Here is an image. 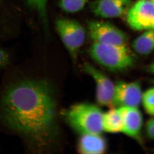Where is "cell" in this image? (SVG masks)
Listing matches in <instances>:
<instances>
[{
  "label": "cell",
  "instance_id": "obj_16",
  "mask_svg": "<svg viewBox=\"0 0 154 154\" xmlns=\"http://www.w3.org/2000/svg\"><path fill=\"white\" fill-rule=\"evenodd\" d=\"M141 103L146 112L149 115L154 116V87L143 93Z\"/></svg>",
  "mask_w": 154,
  "mask_h": 154
},
{
  "label": "cell",
  "instance_id": "obj_21",
  "mask_svg": "<svg viewBox=\"0 0 154 154\" xmlns=\"http://www.w3.org/2000/svg\"><path fill=\"white\" fill-rule=\"evenodd\" d=\"M152 2L154 3V0H152Z\"/></svg>",
  "mask_w": 154,
  "mask_h": 154
},
{
  "label": "cell",
  "instance_id": "obj_2",
  "mask_svg": "<svg viewBox=\"0 0 154 154\" xmlns=\"http://www.w3.org/2000/svg\"><path fill=\"white\" fill-rule=\"evenodd\" d=\"M103 113L99 107L90 103L75 104L65 113L66 120L80 134H101Z\"/></svg>",
  "mask_w": 154,
  "mask_h": 154
},
{
  "label": "cell",
  "instance_id": "obj_1",
  "mask_svg": "<svg viewBox=\"0 0 154 154\" xmlns=\"http://www.w3.org/2000/svg\"><path fill=\"white\" fill-rule=\"evenodd\" d=\"M55 114L51 89L44 80L23 78L3 91L1 119L31 148H42L48 144L54 131Z\"/></svg>",
  "mask_w": 154,
  "mask_h": 154
},
{
  "label": "cell",
  "instance_id": "obj_5",
  "mask_svg": "<svg viewBox=\"0 0 154 154\" xmlns=\"http://www.w3.org/2000/svg\"><path fill=\"white\" fill-rule=\"evenodd\" d=\"M88 30L90 37L94 42L126 45L128 38L126 34L110 23L91 21L88 23Z\"/></svg>",
  "mask_w": 154,
  "mask_h": 154
},
{
  "label": "cell",
  "instance_id": "obj_12",
  "mask_svg": "<svg viewBox=\"0 0 154 154\" xmlns=\"http://www.w3.org/2000/svg\"><path fill=\"white\" fill-rule=\"evenodd\" d=\"M103 131L110 133L122 132L123 125L118 108H111L103 113L102 119Z\"/></svg>",
  "mask_w": 154,
  "mask_h": 154
},
{
  "label": "cell",
  "instance_id": "obj_22",
  "mask_svg": "<svg viewBox=\"0 0 154 154\" xmlns=\"http://www.w3.org/2000/svg\"><path fill=\"white\" fill-rule=\"evenodd\" d=\"M152 82L154 84V80H153V81H152Z\"/></svg>",
  "mask_w": 154,
  "mask_h": 154
},
{
  "label": "cell",
  "instance_id": "obj_15",
  "mask_svg": "<svg viewBox=\"0 0 154 154\" xmlns=\"http://www.w3.org/2000/svg\"><path fill=\"white\" fill-rule=\"evenodd\" d=\"M88 0H60V7L67 13H75L82 10Z\"/></svg>",
  "mask_w": 154,
  "mask_h": 154
},
{
  "label": "cell",
  "instance_id": "obj_8",
  "mask_svg": "<svg viewBox=\"0 0 154 154\" xmlns=\"http://www.w3.org/2000/svg\"><path fill=\"white\" fill-rule=\"evenodd\" d=\"M142 90L140 83L119 81L115 84L114 106L139 107L141 104Z\"/></svg>",
  "mask_w": 154,
  "mask_h": 154
},
{
  "label": "cell",
  "instance_id": "obj_9",
  "mask_svg": "<svg viewBox=\"0 0 154 154\" xmlns=\"http://www.w3.org/2000/svg\"><path fill=\"white\" fill-rule=\"evenodd\" d=\"M118 108L122 120V133L138 142L141 141L143 117L138 107H122Z\"/></svg>",
  "mask_w": 154,
  "mask_h": 154
},
{
  "label": "cell",
  "instance_id": "obj_19",
  "mask_svg": "<svg viewBox=\"0 0 154 154\" xmlns=\"http://www.w3.org/2000/svg\"><path fill=\"white\" fill-rule=\"evenodd\" d=\"M146 70L148 72L154 75V63L147 66L146 68Z\"/></svg>",
  "mask_w": 154,
  "mask_h": 154
},
{
  "label": "cell",
  "instance_id": "obj_20",
  "mask_svg": "<svg viewBox=\"0 0 154 154\" xmlns=\"http://www.w3.org/2000/svg\"><path fill=\"white\" fill-rule=\"evenodd\" d=\"M152 152H153L154 153V148L152 150Z\"/></svg>",
  "mask_w": 154,
  "mask_h": 154
},
{
  "label": "cell",
  "instance_id": "obj_11",
  "mask_svg": "<svg viewBox=\"0 0 154 154\" xmlns=\"http://www.w3.org/2000/svg\"><path fill=\"white\" fill-rule=\"evenodd\" d=\"M101 134H89L81 135L78 143V150L81 153H104L107 148L105 139Z\"/></svg>",
  "mask_w": 154,
  "mask_h": 154
},
{
  "label": "cell",
  "instance_id": "obj_7",
  "mask_svg": "<svg viewBox=\"0 0 154 154\" xmlns=\"http://www.w3.org/2000/svg\"><path fill=\"white\" fill-rule=\"evenodd\" d=\"M83 69L96 83V101L98 104L102 106L114 107L115 84L105 74L90 64H85Z\"/></svg>",
  "mask_w": 154,
  "mask_h": 154
},
{
  "label": "cell",
  "instance_id": "obj_10",
  "mask_svg": "<svg viewBox=\"0 0 154 154\" xmlns=\"http://www.w3.org/2000/svg\"><path fill=\"white\" fill-rule=\"evenodd\" d=\"M131 0H96L91 4L92 12L104 18L120 17L127 12Z\"/></svg>",
  "mask_w": 154,
  "mask_h": 154
},
{
  "label": "cell",
  "instance_id": "obj_14",
  "mask_svg": "<svg viewBox=\"0 0 154 154\" xmlns=\"http://www.w3.org/2000/svg\"><path fill=\"white\" fill-rule=\"evenodd\" d=\"M28 5L38 13L44 26L48 25L47 4L48 0H25Z\"/></svg>",
  "mask_w": 154,
  "mask_h": 154
},
{
  "label": "cell",
  "instance_id": "obj_3",
  "mask_svg": "<svg viewBox=\"0 0 154 154\" xmlns=\"http://www.w3.org/2000/svg\"><path fill=\"white\" fill-rule=\"evenodd\" d=\"M89 53L97 63L111 71H124L133 66L135 62L132 53L126 45L94 42Z\"/></svg>",
  "mask_w": 154,
  "mask_h": 154
},
{
  "label": "cell",
  "instance_id": "obj_17",
  "mask_svg": "<svg viewBox=\"0 0 154 154\" xmlns=\"http://www.w3.org/2000/svg\"><path fill=\"white\" fill-rule=\"evenodd\" d=\"M146 134L150 139L154 140V118L149 119L146 123L145 126Z\"/></svg>",
  "mask_w": 154,
  "mask_h": 154
},
{
  "label": "cell",
  "instance_id": "obj_18",
  "mask_svg": "<svg viewBox=\"0 0 154 154\" xmlns=\"http://www.w3.org/2000/svg\"><path fill=\"white\" fill-rule=\"evenodd\" d=\"M9 62V57L8 54L0 48V68L6 66Z\"/></svg>",
  "mask_w": 154,
  "mask_h": 154
},
{
  "label": "cell",
  "instance_id": "obj_4",
  "mask_svg": "<svg viewBox=\"0 0 154 154\" xmlns=\"http://www.w3.org/2000/svg\"><path fill=\"white\" fill-rule=\"evenodd\" d=\"M56 27L69 53L73 59L75 60L85 40V28L75 20L64 18L57 20Z\"/></svg>",
  "mask_w": 154,
  "mask_h": 154
},
{
  "label": "cell",
  "instance_id": "obj_6",
  "mask_svg": "<svg viewBox=\"0 0 154 154\" xmlns=\"http://www.w3.org/2000/svg\"><path fill=\"white\" fill-rule=\"evenodd\" d=\"M126 21L134 30L154 29V3L149 0L137 2L127 12Z\"/></svg>",
  "mask_w": 154,
  "mask_h": 154
},
{
  "label": "cell",
  "instance_id": "obj_13",
  "mask_svg": "<svg viewBox=\"0 0 154 154\" xmlns=\"http://www.w3.org/2000/svg\"><path fill=\"white\" fill-rule=\"evenodd\" d=\"M132 46L138 54L147 56L154 50V29H149L136 38Z\"/></svg>",
  "mask_w": 154,
  "mask_h": 154
}]
</instances>
